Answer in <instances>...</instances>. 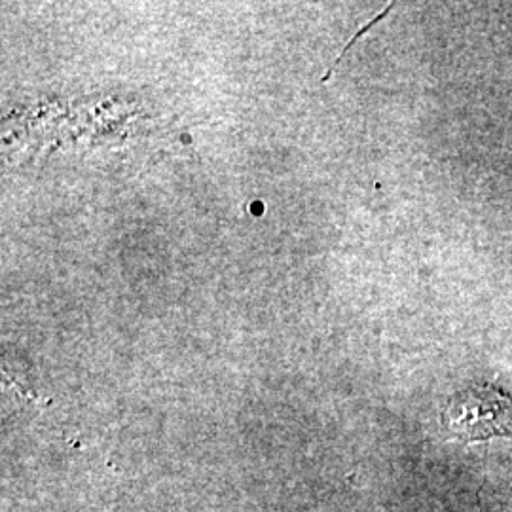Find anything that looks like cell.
<instances>
[{"mask_svg": "<svg viewBox=\"0 0 512 512\" xmlns=\"http://www.w3.org/2000/svg\"><path fill=\"white\" fill-rule=\"evenodd\" d=\"M442 425L463 444L512 439V399L492 385H471L450 397Z\"/></svg>", "mask_w": 512, "mask_h": 512, "instance_id": "6da1fadb", "label": "cell"}]
</instances>
